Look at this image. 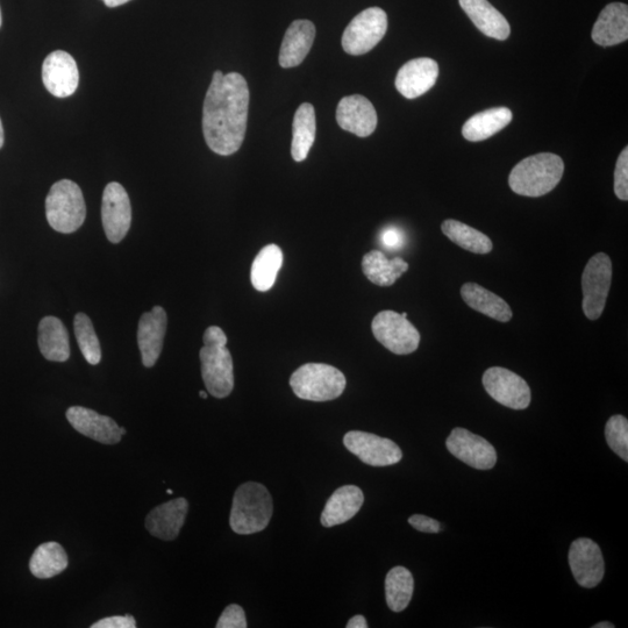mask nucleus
<instances>
[{"mask_svg": "<svg viewBox=\"0 0 628 628\" xmlns=\"http://www.w3.org/2000/svg\"><path fill=\"white\" fill-rule=\"evenodd\" d=\"M592 627H594V628H615L616 626L611 624V623H609V622H603V623L596 624V625H594Z\"/></svg>", "mask_w": 628, "mask_h": 628, "instance_id": "37998d69", "label": "nucleus"}, {"mask_svg": "<svg viewBox=\"0 0 628 628\" xmlns=\"http://www.w3.org/2000/svg\"><path fill=\"white\" fill-rule=\"evenodd\" d=\"M102 220L106 238L119 244L130 231L132 206L123 185L112 182L106 185L103 194Z\"/></svg>", "mask_w": 628, "mask_h": 628, "instance_id": "f8f14e48", "label": "nucleus"}, {"mask_svg": "<svg viewBox=\"0 0 628 628\" xmlns=\"http://www.w3.org/2000/svg\"><path fill=\"white\" fill-rule=\"evenodd\" d=\"M167 492H168V495H173V490L169 489V490H167Z\"/></svg>", "mask_w": 628, "mask_h": 628, "instance_id": "09e8293b", "label": "nucleus"}, {"mask_svg": "<svg viewBox=\"0 0 628 628\" xmlns=\"http://www.w3.org/2000/svg\"><path fill=\"white\" fill-rule=\"evenodd\" d=\"M316 39V27L310 20H296L285 32L282 41L280 66L284 69L295 68L301 64L311 51Z\"/></svg>", "mask_w": 628, "mask_h": 628, "instance_id": "412c9836", "label": "nucleus"}, {"mask_svg": "<svg viewBox=\"0 0 628 628\" xmlns=\"http://www.w3.org/2000/svg\"><path fill=\"white\" fill-rule=\"evenodd\" d=\"M449 453L453 454L467 466L478 470H489L496 466L497 453L488 440L466 430L456 427L446 440Z\"/></svg>", "mask_w": 628, "mask_h": 628, "instance_id": "ddd939ff", "label": "nucleus"}, {"mask_svg": "<svg viewBox=\"0 0 628 628\" xmlns=\"http://www.w3.org/2000/svg\"><path fill=\"white\" fill-rule=\"evenodd\" d=\"M615 194L620 201H628V147L620 153L615 170Z\"/></svg>", "mask_w": 628, "mask_h": 628, "instance_id": "c9c22d12", "label": "nucleus"}, {"mask_svg": "<svg viewBox=\"0 0 628 628\" xmlns=\"http://www.w3.org/2000/svg\"><path fill=\"white\" fill-rule=\"evenodd\" d=\"M282 264L283 252L280 247L268 245L261 249L252 264L251 280L253 287L261 292L273 288Z\"/></svg>", "mask_w": 628, "mask_h": 628, "instance_id": "c756f323", "label": "nucleus"}, {"mask_svg": "<svg viewBox=\"0 0 628 628\" xmlns=\"http://www.w3.org/2000/svg\"><path fill=\"white\" fill-rule=\"evenodd\" d=\"M612 283V261L609 255L592 256L582 275L583 312L590 320L601 318Z\"/></svg>", "mask_w": 628, "mask_h": 628, "instance_id": "6e6552de", "label": "nucleus"}, {"mask_svg": "<svg viewBox=\"0 0 628 628\" xmlns=\"http://www.w3.org/2000/svg\"><path fill=\"white\" fill-rule=\"evenodd\" d=\"M46 217L56 232H76L87 218V205L81 188L69 180L56 182L46 198Z\"/></svg>", "mask_w": 628, "mask_h": 628, "instance_id": "423d86ee", "label": "nucleus"}, {"mask_svg": "<svg viewBox=\"0 0 628 628\" xmlns=\"http://www.w3.org/2000/svg\"><path fill=\"white\" fill-rule=\"evenodd\" d=\"M203 341L199 358L205 387L213 397L226 398L234 389L233 360L226 334L220 327L211 326L205 331Z\"/></svg>", "mask_w": 628, "mask_h": 628, "instance_id": "7ed1b4c3", "label": "nucleus"}, {"mask_svg": "<svg viewBox=\"0 0 628 628\" xmlns=\"http://www.w3.org/2000/svg\"><path fill=\"white\" fill-rule=\"evenodd\" d=\"M0 26H2V11H0Z\"/></svg>", "mask_w": 628, "mask_h": 628, "instance_id": "de8ad7c7", "label": "nucleus"}, {"mask_svg": "<svg viewBox=\"0 0 628 628\" xmlns=\"http://www.w3.org/2000/svg\"><path fill=\"white\" fill-rule=\"evenodd\" d=\"M274 503L263 484L247 482L235 491L231 510L232 530L241 535L259 533L273 517Z\"/></svg>", "mask_w": 628, "mask_h": 628, "instance_id": "20e7f679", "label": "nucleus"}, {"mask_svg": "<svg viewBox=\"0 0 628 628\" xmlns=\"http://www.w3.org/2000/svg\"><path fill=\"white\" fill-rule=\"evenodd\" d=\"M482 381L490 397L506 408L525 410L531 404L532 394L527 382L509 369L489 368Z\"/></svg>", "mask_w": 628, "mask_h": 628, "instance_id": "9d476101", "label": "nucleus"}, {"mask_svg": "<svg viewBox=\"0 0 628 628\" xmlns=\"http://www.w3.org/2000/svg\"><path fill=\"white\" fill-rule=\"evenodd\" d=\"M462 10L487 37L504 41L510 37L509 21L488 0H459Z\"/></svg>", "mask_w": 628, "mask_h": 628, "instance_id": "b1692460", "label": "nucleus"}, {"mask_svg": "<svg viewBox=\"0 0 628 628\" xmlns=\"http://www.w3.org/2000/svg\"><path fill=\"white\" fill-rule=\"evenodd\" d=\"M441 231L454 244L471 253L489 254L494 248L488 235L458 220H445L441 225Z\"/></svg>", "mask_w": 628, "mask_h": 628, "instance_id": "2f4dec72", "label": "nucleus"}, {"mask_svg": "<svg viewBox=\"0 0 628 628\" xmlns=\"http://www.w3.org/2000/svg\"><path fill=\"white\" fill-rule=\"evenodd\" d=\"M137 627V622L133 616H113L109 618H104L99 620L94 625H91V628H135Z\"/></svg>", "mask_w": 628, "mask_h": 628, "instance_id": "4c0bfd02", "label": "nucleus"}, {"mask_svg": "<svg viewBox=\"0 0 628 628\" xmlns=\"http://www.w3.org/2000/svg\"><path fill=\"white\" fill-rule=\"evenodd\" d=\"M409 524L415 527L417 531L423 533H439L441 530L438 520L423 515L410 517Z\"/></svg>", "mask_w": 628, "mask_h": 628, "instance_id": "58836bf2", "label": "nucleus"}, {"mask_svg": "<svg viewBox=\"0 0 628 628\" xmlns=\"http://www.w3.org/2000/svg\"><path fill=\"white\" fill-rule=\"evenodd\" d=\"M344 445L349 452L371 467L394 466L403 459L401 448L394 441L367 432H348Z\"/></svg>", "mask_w": 628, "mask_h": 628, "instance_id": "9b49d317", "label": "nucleus"}, {"mask_svg": "<svg viewBox=\"0 0 628 628\" xmlns=\"http://www.w3.org/2000/svg\"><path fill=\"white\" fill-rule=\"evenodd\" d=\"M592 40L602 47H612L628 39V6L612 3L599 14L591 33Z\"/></svg>", "mask_w": 628, "mask_h": 628, "instance_id": "4be33fe9", "label": "nucleus"}, {"mask_svg": "<svg viewBox=\"0 0 628 628\" xmlns=\"http://www.w3.org/2000/svg\"><path fill=\"white\" fill-rule=\"evenodd\" d=\"M68 555L57 542H46L37 548L30 561L31 573L42 580L60 575L68 567Z\"/></svg>", "mask_w": 628, "mask_h": 628, "instance_id": "7c9ffc66", "label": "nucleus"}, {"mask_svg": "<svg viewBox=\"0 0 628 628\" xmlns=\"http://www.w3.org/2000/svg\"><path fill=\"white\" fill-rule=\"evenodd\" d=\"M42 81L57 98L74 95L80 83V71L74 57L64 51L49 54L42 66Z\"/></svg>", "mask_w": 628, "mask_h": 628, "instance_id": "2eb2a0df", "label": "nucleus"}, {"mask_svg": "<svg viewBox=\"0 0 628 628\" xmlns=\"http://www.w3.org/2000/svg\"><path fill=\"white\" fill-rule=\"evenodd\" d=\"M605 438L613 452L628 461V420L624 416H613L605 426Z\"/></svg>", "mask_w": 628, "mask_h": 628, "instance_id": "f704fd0d", "label": "nucleus"}, {"mask_svg": "<svg viewBox=\"0 0 628 628\" xmlns=\"http://www.w3.org/2000/svg\"><path fill=\"white\" fill-rule=\"evenodd\" d=\"M337 121L342 130L367 138L375 132L378 119L369 99L354 95L341 99L337 107Z\"/></svg>", "mask_w": 628, "mask_h": 628, "instance_id": "dca6fc26", "label": "nucleus"}, {"mask_svg": "<svg viewBox=\"0 0 628 628\" xmlns=\"http://www.w3.org/2000/svg\"><path fill=\"white\" fill-rule=\"evenodd\" d=\"M67 419L77 432L101 444L116 445L123 438L116 421L94 410L73 406L67 411Z\"/></svg>", "mask_w": 628, "mask_h": 628, "instance_id": "6ab92c4d", "label": "nucleus"}, {"mask_svg": "<svg viewBox=\"0 0 628 628\" xmlns=\"http://www.w3.org/2000/svg\"><path fill=\"white\" fill-rule=\"evenodd\" d=\"M569 565L575 581L583 588H595L603 580V554L601 548L591 539L581 538L573 542L569 551Z\"/></svg>", "mask_w": 628, "mask_h": 628, "instance_id": "4468645a", "label": "nucleus"}, {"mask_svg": "<svg viewBox=\"0 0 628 628\" xmlns=\"http://www.w3.org/2000/svg\"><path fill=\"white\" fill-rule=\"evenodd\" d=\"M248 626L246 613L240 605H228L220 616L217 628H246Z\"/></svg>", "mask_w": 628, "mask_h": 628, "instance_id": "e433bc0d", "label": "nucleus"}, {"mask_svg": "<svg viewBox=\"0 0 628 628\" xmlns=\"http://www.w3.org/2000/svg\"><path fill=\"white\" fill-rule=\"evenodd\" d=\"M409 270L402 258L388 259L381 251H371L362 259V271L378 287H391Z\"/></svg>", "mask_w": 628, "mask_h": 628, "instance_id": "c85d7f7f", "label": "nucleus"}, {"mask_svg": "<svg viewBox=\"0 0 628 628\" xmlns=\"http://www.w3.org/2000/svg\"><path fill=\"white\" fill-rule=\"evenodd\" d=\"M103 2L107 7H118L131 2V0H103Z\"/></svg>", "mask_w": 628, "mask_h": 628, "instance_id": "79ce46f5", "label": "nucleus"}, {"mask_svg": "<svg viewBox=\"0 0 628 628\" xmlns=\"http://www.w3.org/2000/svg\"><path fill=\"white\" fill-rule=\"evenodd\" d=\"M316 111L310 103L298 107L292 125L291 155L296 162L308 159L311 148L316 141Z\"/></svg>", "mask_w": 628, "mask_h": 628, "instance_id": "cd10ccee", "label": "nucleus"}, {"mask_svg": "<svg viewBox=\"0 0 628 628\" xmlns=\"http://www.w3.org/2000/svg\"><path fill=\"white\" fill-rule=\"evenodd\" d=\"M413 590H415V580L410 570L404 567L392 568L385 578V598H387L389 609L402 612L408 608Z\"/></svg>", "mask_w": 628, "mask_h": 628, "instance_id": "473e14b6", "label": "nucleus"}, {"mask_svg": "<svg viewBox=\"0 0 628 628\" xmlns=\"http://www.w3.org/2000/svg\"><path fill=\"white\" fill-rule=\"evenodd\" d=\"M39 347L45 359L66 362L70 358L69 334L59 318L45 317L39 325Z\"/></svg>", "mask_w": 628, "mask_h": 628, "instance_id": "bb28decb", "label": "nucleus"}, {"mask_svg": "<svg viewBox=\"0 0 628 628\" xmlns=\"http://www.w3.org/2000/svg\"><path fill=\"white\" fill-rule=\"evenodd\" d=\"M461 296L469 308L501 323H508L513 317L510 305L481 285L466 283L461 288Z\"/></svg>", "mask_w": 628, "mask_h": 628, "instance_id": "a878e982", "label": "nucleus"}, {"mask_svg": "<svg viewBox=\"0 0 628 628\" xmlns=\"http://www.w3.org/2000/svg\"><path fill=\"white\" fill-rule=\"evenodd\" d=\"M77 344L90 365L96 366L102 360V349L91 319L84 313H77L74 319Z\"/></svg>", "mask_w": 628, "mask_h": 628, "instance_id": "72a5a7b5", "label": "nucleus"}, {"mask_svg": "<svg viewBox=\"0 0 628 628\" xmlns=\"http://www.w3.org/2000/svg\"><path fill=\"white\" fill-rule=\"evenodd\" d=\"M189 511V503L185 498L157 506L146 518V527L155 538L171 541L180 534Z\"/></svg>", "mask_w": 628, "mask_h": 628, "instance_id": "aec40b11", "label": "nucleus"}, {"mask_svg": "<svg viewBox=\"0 0 628 628\" xmlns=\"http://www.w3.org/2000/svg\"><path fill=\"white\" fill-rule=\"evenodd\" d=\"M249 110V89L238 73L213 74L203 107L206 145L221 156L237 153L244 144Z\"/></svg>", "mask_w": 628, "mask_h": 628, "instance_id": "f257e3e1", "label": "nucleus"}, {"mask_svg": "<svg viewBox=\"0 0 628 628\" xmlns=\"http://www.w3.org/2000/svg\"><path fill=\"white\" fill-rule=\"evenodd\" d=\"M346 627L347 628H367L368 624L365 617L358 615V616L353 617L351 620H349Z\"/></svg>", "mask_w": 628, "mask_h": 628, "instance_id": "a19ab883", "label": "nucleus"}, {"mask_svg": "<svg viewBox=\"0 0 628 628\" xmlns=\"http://www.w3.org/2000/svg\"><path fill=\"white\" fill-rule=\"evenodd\" d=\"M439 77V64L427 57L411 60L399 69L396 89L408 99H416L430 91Z\"/></svg>", "mask_w": 628, "mask_h": 628, "instance_id": "f3484780", "label": "nucleus"}, {"mask_svg": "<svg viewBox=\"0 0 628 628\" xmlns=\"http://www.w3.org/2000/svg\"><path fill=\"white\" fill-rule=\"evenodd\" d=\"M167 324V313L161 306H155L151 312L142 314L138 327V345L142 363L147 368L154 367L160 358Z\"/></svg>", "mask_w": 628, "mask_h": 628, "instance_id": "a211bd4d", "label": "nucleus"}, {"mask_svg": "<svg viewBox=\"0 0 628 628\" xmlns=\"http://www.w3.org/2000/svg\"><path fill=\"white\" fill-rule=\"evenodd\" d=\"M388 31V16L380 7H370L356 16L342 35V48L359 56L374 49Z\"/></svg>", "mask_w": 628, "mask_h": 628, "instance_id": "0eeeda50", "label": "nucleus"}, {"mask_svg": "<svg viewBox=\"0 0 628 628\" xmlns=\"http://www.w3.org/2000/svg\"><path fill=\"white\" fill-rule=\"evenodd\" d=\"M512 119V111L508 107H495V109L476 113L463 125V138L470 142L487 140L504 130Z\"/></svg>", "mask_w": 628, "mask_h": 628, "instance_id": "393cba45", "label": "nucleus"}, {"mask_svg": "<svg viewBox=\"0 0 628 628\" xmlns=\"http://www.w3.org/2000/svg\"><path fill=\"white\" fill-rule=\"evenodd\" d=\"M4 145V127L2 123V119H0V148Z\"/></svg>", "mask_w": 628, "mask_h": 628, "instance_id": "c03bdc74", "label": "nucleus"}, {"mask_svg": "<svg viewBox=\"0 0 628 628\" xmlns=\"http://www.w3.org/2000/svg\"><path fill=\"white\" fill-rule=\"evenodd\" d=\"M381 242L384 247L392 249V251H396L404 244V235L398 228L389 227L387 230H384L381 234Z\"/></svg>", "mask_w": 628, "mask_h": 628, "instance_id": "ea45409f", "label": "nucleus"}, {"mask_svg": "<svg viewBox=\"0 0 628 628\" xmlns=\"http://www.w3.org/2000/svg\"><path fill=\"white\" fill-rule=\"evenodd\" d=\"M346 384L345 375L325 363H306L290 378V387L294 394L310 402L333 401L344 394Z\"/></svg>", "mask_w": 628, "mask_h": 628, "instance_id": "39448f33", "label": "nucleus"}, {"mask_svg": "<svg viewBox=\"0 0 628 628\" xmlns=\"http://www.w3.org/2000/svg\"><path fill=\"white\" fill-rule=\"evenodd\" d=\"M565 173V163L559 155L540 153L526 157L512 169L509 184L515 194L541 197L553 191Z\"/></svg>", "mask_w": 628, "mask_h": 628, "instance_id": "f03ea898", "label": "nucleus"}, {"mask_svg": "<svg viewBox=\"0 0 628 628\" xmlns=\"http://www.w3.org/2000/svg\"><path fill=\"white\" fill-rule=\"evenodd\" d=\"M363 503H365V496L359 487L345 485L339 488L333 492L321 513V525L333 527L349 522L358 515Z\"/></svg>", "mask_w": 628, "mask_h": 628, "instance_id": "5701e85b", "label": "nucleus"}, {"mask_svg": "<svg viewBox=\"0 0 628 628\" xmlns=\"http://www.w3.org/2000/svg\"><path fill=\"white\" fill-rule=\"evenodd\" d=\"M199 396H201L203 399H206V398H208V392L201 391V392H199Z\"/></svg>", "mask_w": 628, "mask_h": 628, "instance_id": "a18cd8bd", "label": "nucleus"}, {"mask_svg": "<svg viewBox=\"0 0 628 628\" xmlns=\"http://www.w3.org/2000/svg\"><path fill=\"white\" fill-rule=\"evenodd\" d=\"M120 433H121V435H124V434H126V430H125V428H123V427H120Z\"/></svg>", "mask_w": 628, "mask_h": 628, "instance_id": "49530a36", "label": "nucleus"}, {"mask_svg": "<svg viewBox=\"0 0 628 628\" xmlns=\"http://www.w3.org/2000/svg\"><path fill=\"white\" fill-rule=\"evenodd\" d=\"M374 337L391 353L408 355L416 352L420 344V333L408 317L395 311L376 314L371 324Z\"/></svg>", "mask_w": 628, "mask_h": 628, "instance_id": "1a4fd4ad", "label": "nucleus"}]
</instances>
